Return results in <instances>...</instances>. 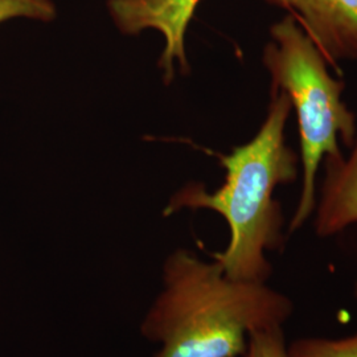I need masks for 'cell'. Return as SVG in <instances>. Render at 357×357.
I'll use <instances>...</instances> for the list:
<instances>
[{
	"label": "cell",
	"instance_id": "cell-4",
	"mask_svg": "<svg viewBox=\"0 0 357 357\" xmlns=\"http://www.w3.org/2000/svg\"><path fill=\"white\" fill-rule=\"evenodd\" d=\"M202 0H109V13L121 32L138 35L155 29L165 38L159 60L166 82L175 77V64L183 73L190 65L185 53V35Z\"/></svg>",
	"mask_w": 357,
	"mask_h": 357
},
{
	"label": "cell",
	"instance_id": "cell-5",
	"mask_svg": "<svg viewBox=\"0 0 357 357\" xmlns=\"http://www.w3.org/2000/svg\"><path fill=\"white\" fill-rule=\"evenodd\" d=\"M291 11L332 68L357 60V0H266Z\"/></svg>",
	"mask_w": 357,
	"mask_h": 357
},
{
	"label": "cell",
	"instance_id": "cell-10",
	"mask_svg": "<svg viewBox=\"0 0 357 357\" xmlns=\"http://www.w3.org/2000/svg\"><path fill=\"white\" fill-rule=\"evenodd\" d=\"M354 294H355V298H356V301H357V282H356V284H355V290H354Z\"/></svg>",
	"mask_w": 357,
	"mask_h": 357
},
{
	"label": "cell",
	"instance_id": "cell-9",
	"mask_svg": "<svg viewBox=\"0 0 357 357\" xmlns=\"http://www.w3.org/2000/svg\"><path fill=\"white\" fill-rule=\"evenodd\" d=\"M283 327L252 333L243 357H289Z\"/></svg>",
	"mask_w": 357,
	"mask_h": 357
},
{
	"label": "cell",
	"instance_id": "cell-6",
	"mask_svg": "<svg viewBox=\"0 0 357 357\" xmlns=\"http://www.w3.org/2000/svg\"><path fill=\"white\" fill-rule=\"evenodd\" d=\"M345 159L326 158V178L315 206V233L331 237L357 224V132Z\"/></svg>",
	"mask_w": 357,
	"mask_h": 357
},
{
	"label": "cell",
	"instance_id": "cell-3",
	"mask_svg": "<svg viewBox=\"0 0 357 357\" xmlns=\"http://www.w3.org/2000/svg\"><path fill=\"white\" fill-rule=\"evenodd\" d=\"M270 35L262 61L271 76V88L289 96L299 125L303 181L289 224V233L293 234L315 211V183L321 160L343 155L339 138L352 147L356 119L342 100L344 82L331 76L326 56L293 15L273 24Z\"/></svg>",
	"mask_w": 357,
	"mask_h": 357
},
{
	"label": "cell",
	"instance_id": "cell-2",
	"mask_svg": "<svg viewBox=\"0 0 357 357\" xmlns=\"http://www.w3.org/2000/svg\"><path fill=\"white\" fill-rule=\"evenodd\" d=\"M270 96L268 115L255 138L230 153H218L227 171L225 183L215 192L206 191L203 184H188L165 209V216L181 209H211L224 217L229 243L212 258L233 280L268 282L271 277L266 255L281 250L284 243V218L274 191L298 178L299 156L286 143L290 98L275 88Z\"/></svg>",
	"mask_w": 357,
	"mask_h": 357
},
{
	"label": "cell",
	"instance_id": "cell-7",
	"mask_svg": "<svg viewBox=\"0 0 357 357\" xmlns=\"http://www.w3.org/2000/svg\"><path fill=\"white\" fill-rule=\"evenodd\" d=\"M287 349L289 357H357V331L339 337H299Z\"/></svg>",
	"mask_w": 357,
	"mask_h": 357
},
{
	"label": "cell",
	"instance_id": "cell-8",
	"mask_svg": "<svg viewBox=\"0 0 357 357\" xmlns=\"http://www.w3.org/2000/svg\"><path fill=\"white\" fill-rule=\"evenodd\" d=\"M56 17L52 0H0V24L13 19L48 23Z\"/></svg>",
	"mask_w": 357,
	"mask_h": 357
},
{
	"label": "cell",
	"instance_id": "cell-1",
	"mask_svg": "<svg viewBox=\"0 0 357 357\" xmlns=\"http://www.w3.org/2000/svg\"><path fill=\"white\" fill-rule=\"evenodd\" d=\"M294 302L268 282L228 277L187 249L167 257L162 287L142 319L153 357H243L252 333L284 327Z\"/></svg>",
	"mask_w": 357,
	"mask_h": 357
}]
</instances>
